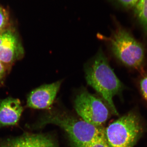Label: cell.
Listing matches in <instances>:
<instances>
[{
  "mask_svg": "<svg viewBox=\"0 0 147 147\" xmlns=\"http://www.w3.org/2000/svg\"><path fill=\"white\" fill-rule=\"evenodd\" d=\"M87 83L95 90L115 115H118L113 98L122 91L123 85L110 67L106 56L99 50L85 67Z\"/></svg>",
  "mask_w": 147,
  "mask_h": 147,
  "instance_id": "cell-1",
  "label": "cell"
},
{
  "mask_svg": "<svg viewBox=\"0 0 147 147\" xmlns=\"http://www.w3.org/2000/svg\"><path fill=\"white\" fill-rule=\"evenodd\" d=\"M54 125L68 135L71 147H83L103 137L104 129L92 125L64 111H52L45 113L37 123V127Z\"/></svg>",
  "mask_w": 147,
  "mask_h": 147,
  "instance_id": "cell-2",
  "label": "cell"
},
{
  "mask_svg": "<svg viewBox=\"0 0 147 147\" xmlns=\"http://www.w3.org/2000/svg\"><path fill=\"white\" fill-rule=\"evenodd\" d=\"M98 37L108 42L113 55L124 65L144 72V46L128 31L117 25L109 37L100 34Z\"/></svg>",
  "mask_w": 147,
  "mask_h": 147,
  "instance_id": "cell-3",
  "label": "cell"
},
{
  "mask_svg": "<svg viewBox=\"0 0 147 147\" xmlns=\"http://www.w3.org/2000/svg\"><path fill=\"white\" fill-rule=\"evenodd\" d=\"M143 131L140 119L130 112L110 123L104 129V134L110 147H134Z\"/></svg>",
  "mask_w": 147,
  "mask_h": 147,
  "instance_id": "cell-4",
  "label": "cell"
},
{
  "mask_svg": "<svg viewBox=\"0 0 147 147\" xmlns=\"http://www.w3.org/2000/svg\"><path fill=\"white\" fill-rule=\"evenodd\" d=\"M106 105L84 88L78 92L74 100V109L79 117L98 127H102L109 118L110 113Z\"/></svg>",
  "mask_w": 147,
  "mask_h": 147,
  "instance_id": "cell-5",
  "label": "cell"
},
{
  "mask_svg": "<svg viewBox=\"0 0 147 147\" xmlns=\"http://www.w3.org/2000/svg\"><path fill=\"white\" fill-rule=\"evenodd\" d=\"M62 81L36 88L28 95L27 106L38 110L48 109L53 105L60 88Z\"/></svg>",
  "mask_w": 147,
  "mask_h": 147,
  "instance_id": "cell-6",
  "label": "cell"
},
{
  "mask_svg": "<svg viewBox=\"0 0 147 147\" xmlns=\"http://www.w3.org/2000/svg\"><path fill=\"white\" fill-rule=\"evenodd\" d=\"M24 49L16 35L11 30H4L0 32V61L10 63L19 59Z\"/></svg>",
  "mask_w": 147,
  "mask_h": 147,
  "instance_id": "cell-7",
  "label": "cell"
},
{
  "mask_svg": "<svg viewBox=\"0 0 147 147\" xmlns=\"http://www.w3.org/2000/svg\"><path fill=\"white\" fill-rule=\"evenodd\" d=\"M0 147H59L56 140L49 134L26 133L11 138L0 144Z\"/></svg>",
  "mask_w": 147,
  "mask_h": 147,
  "instance_id": "cell-8",
  "label": "cell"
},
{
  "mask_svg": "<svg viewBox=\"0 0 147 147\" xmlns=\"http://www.w3.org/2000/svg\"><path fill=\"white\" fill-rule=\"evenodd\" d=\"M24 111L21 101L8 97L0 100V128L18 124Z\"/></svg>",
  "mask_w": 147,
  "mask_h": 147,
  "instance_id": "cell-9",
  "label": "cell"
},
{
  "mask_svg": "<svg viewBox=\"0 0 147 147\" xmlns=\"http://www.w3.org/2000/svg\"><path fill=\"white\" fill-rule=\"evenodd\" d=\"M134 7L135 15L147 35V0H139Z\"/></svg>",
  "mask_w": 147,
  "mask_h": 147,
  "instance_id": "cell-10",
  "label": "cell"
},
{
  "mask_svg": "<svg viewBox=\"0 0 147 147\" xmlns=\"http://www.w3.org/2000/svg\"><path fill=\"white\" fill-rule=\"evenodd\" d=\"M9 16L8 12L0 5V32L4 30L8 23Z\"/></svg>",
  "mask_w": 147,
  "mask_h": 147,
  "instance_id": "cell-11",
  "label": "cell"
},
{
  "mask_svg": "<svg viewBox=\"0 0 147 147\" xmlns=\"http://www.w3.org/2000/svg\"><path fill=\"white\" fill-rule=\"evenodd\" d=\"M139 88L142 96L147 102V74L142 75L139 82Z\"/></svg>",
  "mask_w": 147,
  "mask_h": 147,
  "instance_id": "cell-12",
  "label": "cell"
},
{
  "mask_svg": "<svg viewBox=\"0 0 147 147\" xmlns=\"http://www.w3.org/2000/svg\"><path fill=\"white\" fill-rule=\"evenodd\" d=\"M83 147H110L106 142L105 135L98 138L89 145Z\"/></svg>",
  "mask_w": 147,
  "mask_h": 147,
  "instance_id": "cell-13",
  "label": "cell"
},
{
  "mask_svg": "<svg viewBox=\"0 0 147 147\" xmlns=\"http://www.w3.org/2000/svg\"><path fill=\"white\" fill-rule=\"evenodd\" d=\"M123 7L130 8L134 7L139 0H115Z\"/></svg>",
  "mask_w": 147,
  "mask_h": 147,
  "instance_id": "cell-14",
  "label": "cell"
},
{
  "mask_svg": "<svg viewBox=\"0 0 147 147\" xmlns=\"http://www.w3.org/2000/svg\"><path fill=\"white\" fill-rule=\"evenodd\" d=\"M5 72V68L3 65L2 63L0 61V80L2 79Z\"/></svg>",
  "mask_w": 147,
  "mask_h": 147,
  "instance_id": "cell-15",
  "label": "cell"
}]
</instances>
